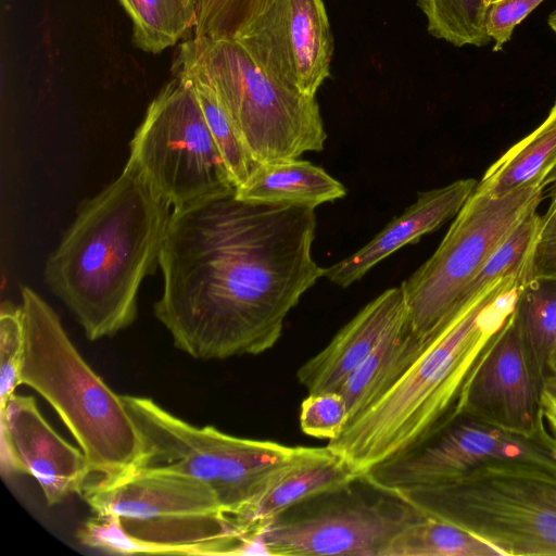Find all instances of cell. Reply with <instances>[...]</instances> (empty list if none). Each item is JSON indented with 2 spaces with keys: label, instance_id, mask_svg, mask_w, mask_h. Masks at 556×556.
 Listing matches in <instances>:
<instances>
[{
  "label": "cell",
  "instance_id": "1",
  "mask_svg": "<svg viewBox=\"0 0 556 556\" xmlns=\"http://www.w3.org/2000/svg\"><path fill=\"white\" fill-rule=\"evenodd\" d=\"M235 189L173 208L154 315L197 359L257 355L324 277L312 254L315 208L240 200Z\"/></svg>",
  "mask_w": 556,
  "mask_h": 556
},
{
  "label": "cell",
  "instance_id": "2",
  "mask_svg": "<svg viewBox=\"0 0 556 556\" xmlns=\"http://www.w3.org/2000/svg\"><path fill=\"white\" fill-rule=\"evenodd\" d=\"M525 267L485 288L428 339L404 376L327 447L356 470L404 454L464 414L470 383L516 308Z\"/></svg>",
  "mask_w": 556,
  "mask_h": 556
},
{
  "label": "cell",
  "instance_id": "3",
  "mask_svg": "<svg viewBox=\"0 0 556 556\" xmlns=\"http://www.w3.org/2000/svg\"><path fill=\"white\" fill-rule=\"evenodd\" d=\"M170 207L128 157L121 174L80 207L46 261L47 286L87 339L111 337L136 319L140 286L159 267Z\"/></svg>",
  "mask_w": 556,
  "mask_h": 556
},
{
  "label": "cell",
  "instance_id": "4",
  "mask_svg": "<svg viewBox=\"0 0 556 556\" xmlns=\"http://www.w3.org/2000/svg\"><path fill=\"white\" fill-rule=\"evenodd\" d=\"M21 299L22 383L54 408L99 480L128 475L139 457L140 440L122 395L91 369L55 311L37 292L22 286Z\"/></svg>",
  "mask_w": 556,
  "mask_h": 556
},
{
  "label": "cell",
  "instance_id": "5",
  "mask_svg": "<svg viewBox=\"0 0 556 556\" xmlns=\"http://www.w3.org/2000/svg\"><path fill=\"white\" fill-rule=\"evenodd\" d=\"M140 440L129 472H170L198 480L232 520L293 469L330 455L326 447L288 446L197 427L148 397L122 395Z\"/></svg>",
  "mask_w": 556,
  "mask_h": 556
},
{
  "label": "cell",
  "instance_id": "6",
  "mask_svg": "<svg viewBox=\"0 0 556 556\" xmlns=\"http://www.w3.org/2000/svg\"><path fill=\"white\" fill-rule=\"evenodd\" d=\"M392 492L501 556H556V468L496 463L440 484Z\"/></svg>",
  "mask_w": 556,
  "mask_h": 556
},
{
  "label": "cell",
  "instance_id": "7",
  "mask_svg": "<svg viewBox=\"0 0 556 556\" xmlns=\"http://www.w3.org/2000/svg\"><path fill=\"white\" fill-rule=\"evenodd\" d=\"M176 60L211 85L258 164L324 150L327 134L316 97L268 73L236 39L194 36L180 43Z\"/></svg>",
  "mask_w": 556,
  "mask_h": 556
},
{
  "label": "cell",
  "instance_id": "8",
  "mask_svg": "<svg viewBox=\"0 0 556 556\" xmlns=\"http://www.w3.org/2000/svg\"><path fill=\"white\" fill-rule=\"evenodd\" d=\"M81 496L97 515H114L136 554L245 555L247 545L215 494L170 472H131L87 484Z\"/></svg>",
  "mask_w": 556,
  "mask_h": 556
},
{
  "label": "cell",
  "instance_id": "9",
  "mask_svg": "<svg viewBox=\"0 0 556 556\" xmlns=\"http://www.w3.org/2000/svg\"><path fill=\"white\" fill-rule=\"evenodd\" d=\"M544 188L529 185L494 197L473 191L434 253L400 286L418 338L429 337L462 307L484 262L531 210Z\"/></svg>",
  "mask_w": 556,
  "mask_h": 556
},
{
  "label": "cell",
  "instance_id": "10",
  "mask_svg": "<svg viewBox=\"0 0 556 556\" xmlns=\"http://www.w3.org/2000/svg\"><path fill=\"white\" fill-rule=\"evenodd\" d=\"M174 75L149 104L129 153L173 208L236 188L189 80Z\"/></svg>",
  "mask_w": 556,
  "mask_h": 556
},
{
  "label": "cell",
  "instance_id": "11",
  "mask_svg": "<svg viewBox=\"0 0 556 556\" xmlns=\"http://www.w3.org/2000/svg\"><path fill=\"white\" fill-rule=\"evenodd\" d=\"M521 462L556 468V437L526 434L462 415L426 443L371 467L364 475L386 491L430 486L485 465Z\"/></svg>",
  "mask_w": 556,
  "mask_h": 556
},
{
  "label": "cell",
  "instance_id": "12",
  "mask_svg": "<svg viewBox=\"0 0 556 556\" xmlns=\"http://www.w3.org/2000/svg\"><path fill=\"white\" fill-rule=\"evenodd\" d=\"M425 513L392 491L353 497L316 513L277 518L255 538L258 554L381 556L390 541Z\"/></svg>",
  "mask_w": 556,
  "mask_h": 556
},
{
  "label": "cell",
  "instance_id": "13",
  "mask_svg": "<svg viewBox=\"0 0 556 556\" xmlns=\"http://www.w3.org/2000/svg\"><path fill=\"white\" fill-rule=\"evenodd\" d=\"M236 40L302 93L316 96L329 77L333 38L323 0H274Z\"/></svg>",
  "mask_w": 556,
  "mask_h": 556
},
{
  "label": "cell",
  "instance_id": "14",
  "mask_svg": "<svg viewBox=\"0 0 556 556\" xmlns=\"http://www.w3.org/2000/svg\"><path fill=\"white\" fill-rule=\"evenodd\" d=\"M544 378L514 311L470 383L463 415L520 433L544 431Z\"/></svg>",
  "mask_w": 556,
  "mask_h": 556
},
{
  "label": "cell",
  "instance_id": "15",
  "mask_svg": "<svg viewBox=\"0 0 556 556\" xmlns=\"http://www.w3.org/2000/svg\"><path fill=\"white\" fill-rule=\"evenodd\" d=\"M0 420L3 470L34 477L50 506L81 494L91 473L89 463L47 422L33 396L12 394L0 407Z\"/></svg>",
  "mask_w": 556,
  "mask_h": 556
},
{
  "label": "cell",
  "instance_id": "16",
  "mask_svg": "<svg viewBox=\"0 0 556 556\" xmlns=\"http://www.w3.org/2000/svg\"><path fill=\"white\" fill-rule=\"evenodd\" d=\"M407 314L401 287L384 290L299 368V383L308 393L339 392L389 330Z\"/></svg>",
  "mask_w": 556,
  "mask_h": 556
},
{
  "label": "cell",
  "instance_id": "17",
  "mask_svg": "<svg viewBox=\"0 0 556 556\" xmlns=\"http://www.w3.org/2000/svg\"><path fill=\"white\" fill-rule=\"evenodd\" d=\"M477 185L478 180L465 178L418 193L416 201L390 220L368 243L324 268V277L341 288L356 282L382 260L455 217Z\"/></svg>",
  "mask_w": 556,
  "mask_h": 556
},
{
  "label": "cell",
  "instance_id": "18",
  "mask_svg": "<svg viewBox=\"0 0 556 556\" xmlns=\"http://www.w3.org/2000/svg\"><path fill=\"white\" fill-rule=\"evenodd\" d=\"M363 477V472L331 453L287 473L233 518L232 525L248 548L253 549L257 534L293 506L348 489Z\"/></svg>",
  "mask_w": 556,
  "mask_h": 556
},
{
  "label": "cell",
  "instance_id": "19",
  "mask_svg": "<svg viewBox=\"0 0 556 556\" xmlns=\"http://www.w3.org/2000/svg\"><path fill=\"white\" fill-rule=\"evenodd\" d=\"M240 200L294 206L332 202L345 197L344 186L324 168L299 159L258 164L235 190Z\"/></svg>",
  "mask_w": 556,
  "mask_h": 556
},
{
  "label": "cell",
  "instance_id": "20",
  "mask_svg": "<svg viewBox=\"0 0 556 556\" xmlns=\"http://www.w3.org/2000/svg\"><path fill=\"white\" fill-rule=\"evenodd\" d=\"M427 341L414 332L408 314L399 320L339 391L349 419L384 395L415 363Z\"/></svg>",
  "mask_w": 556,
  "mask_h": 556
},
{
  "label": "cell",
  "instance_id": "21",
  "mask_svg": "<svg viewBox=\"0 0 556 556\" xmlns=\"http://www.w3.org/2000/svg\"><path fill=\"white\" fill-rule=\"evenodd\" d=\"M556 167V101L547 117L511 146L483 174L476 191L500 197L538 185ZM544 188V187H543Z\"/></svg>",
  "mask_w": 556,
  "mask_h": 556
},
{
  "label": "cell",
  "instance_id": "22",
  "mask_svg": "<svg viewBox=\"0 0 556 556\" xmlns=\"http://www.w3.org/2000/svg\"><path fill=\"white\" fill-rule=\"evenodd\" d=\"M132 25V43L157 54L195 28L199 0H117Z\"/></svg>",
  "mask_w": 556,
  "mask_h": 556
},
{
  "label": "cell",
  "instance_id": "23",
  "mask_svg": "<svg viewBox=\"0 0 556 556\" xmlns=\"http://www.w3.org/2000/svg\"><path fill=\"white\" fill-rule=\"evenodd\" d=\"M381 556H501L465 529L426 515L403 528Z\"/></svg>",
  "mask_w": 556,
  "mask_h": 556
},
{
  "label": "cell",
  "instance_id": "24",
  "mask_svg": "<svg viewBox=\"0 0 556 556\" xmlns=\"http://www.w3.org/2000/svg\"><path fill=\"white\" fill-rule=\"evenodd\" d=\"M173 73L189 80L231 181L236 188L241 186L258 163L250 154L231 118L206 79L192 66L176 59Z\"/></svg>",
  "mask_w": 556,
  "mask_h": 556
},
{
  "label": "cell",
  "instance_id": "25",
  "mask_svg": "<svg viewBox=\"0 0 556 556\" xmlns=\"http://www.w3.org/2000/svg\"><path fill=\"white\" fill-rule=\"evenodd\" d=\"M515 312L529 349L546 377L556 357V279L526 281L519 289Z\"/></svg>",
  "mask_w": 556,
  "mask_h": 556
},
{
  "label": "cell",
  "instance_id": "26",
  "mask_svg": "<svg viewBox=\"0 0 556 556\" xmlns=\"http://www.w3.org/2000/svg\"><path fill=\"white\" fill-rule=\"evenodd\" d=\"M428 31L455 47L488 45L483 0H417Z\"/></svg>",
  "mask_w": 556,
  "mask_h": 556
},
{
  "label": "cell",
  "instance_id": "27",
  "mask_svg": "<svg viewBox=\"0 0 556 556\" xmlns=\"http://www.w3.org/2000/svg\"><path fill=\"white\" fill-rule=\"evenodd\" d=\"M274 0H199L194 36L237 39Z\"/></svg>",
  "mask_w": 556,
  "mask_h": 556
},
{
  "label": "cell",
  "instance_id": "28",
  "mask_svg": "<svg viewBox=\"0 0 556 556\" xmlns=\"http://www.w3.org/2000/svg\"><path fill=\"white\" fill-rule=\"evenodd\" d=\"M24 353L22 308L2 306L0 314V407L22 384L21 369Z\"/></svg>",
  "mask_w": 556,
  "mask_h": 556
},
{
  "label": "cell",
  "instance_id": "29",
  "mask_svg": "<svg viewBox=\"0 0 556 556\" xmlns=\"http://www.w3.org/2000/svg\"><path fill=\"white\" fill-rule=\"evenodd\" d=\"M348 420V406L340 392L308 393L301 404V429L309 437L330 441L341 433Z\"/></svg>",
  "mask_w": 556,
  "mask_h": 556
},
{
  "label": "cell",
  "instance_id": "30",
  "mask_svg": "<svg viewBox=\"0 0 556 556\" xmlns=\"http://www.w3.org/2000/svg\"><path fill=\"white\" fill-rule=\"evenodd\" d=\"M544 0H496L485 14V30L494 41L492 50L501 51L507 43L516 26L522 22Z\"/></svg>",
  "mask_w": 556,
  "mask_h": 556
},
{
  "label": "cell",
  "instance_id": "31",
  "mask_svg": "<svg viewBox=\"0 0 556 556\" xmlns=\"http://www.w3.org/2000/svg\"><path fill=\"white\" fill-rule=\"evenodd\" d=\"M531 278L556 279V203L542 215V225L530 263Z\"/></svg>",
  "mask_w": 556,
  "mask_h": 556
},
{
  "label": "cell",
  "instance_id": "32",
  "mask_svg": "<svg viewBox=\"0 0 556 556\" xmlns=\"http://www.w3.org/2000/svg\"><path fill=\"white\" fill-rule=\"evenodd\" d=\"M541 406L544 419L556 437V372L547 375L543 380Z\"/></svg>",
  "mask_w": 556,
  "mask_h": 556
},
{
  "label": "cell",
  "instance_id": "33",
  "mask_svg": "<svg viewBox=\"0 0 556 556\" xmlns=\"http://www.w3.org/2000/svg\"><path fill=\"white\" fill-rule=\"evenodd\" d=\"M544 190L547 189V197L552 203H556V167L546 176L543 181Z\"/></svg>",
  "mask_w": 556,
  "mask_h": 556
},
{
  "label": "cell",
  "instance_id": "34",
  "mask_svg": "<svg viewBox=\"0 0 556 556\" xmlns=\"http://www.w3.org/2000/svg\"><path fill=\"white\" fill-rule=\"evenodd\" d=\"M547 24L556 35V9L549 14Z\"/></svg>",
  "mask_w": 556,
  "mask_h": 556
},
{
  "label": "cell",
  "instance_id": "35",
  "mask_svg": "<svg viewBox=\"0 0 556 556\" xmlns=\"http://www.w3.org/2000/svg\"><path fill=\"white\" fill-rule=\"evenodd\" d=\"M554 372H556V357L552 361V363L549 365V374H554Z\"/></svg>",
  "mask_w": 556,
  "mask_h": 556
},
{
  "label": "cell",
  "instance_id": "36",
  "mask_svg": "<svg viewBox=\"0 0 556 556\" xmlns=\"http://www.w3.org/2000/svg\"><path fill=\"white\" fill-rule=\"evenodd\" d=\"M483 1H484L485 9H488L496 0H483Z\"/></svg>",
  "mask_w": 556,
  "mask_h": 556
}]
</instances>
